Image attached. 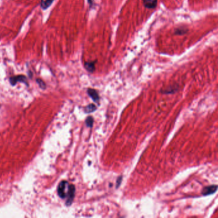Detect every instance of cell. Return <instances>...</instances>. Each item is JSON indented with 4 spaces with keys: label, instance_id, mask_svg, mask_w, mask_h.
<instances>
[{
    "label": "cell",
    "instance_id": "cell-2",
    "mask_svg": "<svg viewBox=\"0 0 218 218\" xmlns=\"http://www.w3.org/2000/svg\"><path fill=\"white\" fill-rule=\"evenodd\" d=\"M75 186L73 184L69 185L67 195V200L66 201V205L67 206H70L72 204L74 198V196H75Z\"/></svg>",
    "mask_w": 218,
    "mask_h": 218
},
{
    "label": "cell",
    "instance_id": "cell-3",
    "mask_svg": "<svg viewBox=\"0 0 218 218\" xmlns=\"http://www.w3.org/2000/svg\"><path fill=\"white\" fill-rule=\"evenodd\" d=\"M10 84L12 86H14L15 84L18 83V82H21V83H24V84L28 85L26 77V76L23 75H17V76H14V77H10Z\"/></svg>",
    "mask_w": 218,
    "mask_h": 218
},
{
    "label": "cell",
    "instance_id": "cell-10",
    "mask_svg": "<svg viewBox=\"0 0 218 218\" xmlns=\"http://www.w3.org/2000/svg\"><path fill=\"white\" fill-rule=\"evenodd\" d=\"M188 32V29L184 28H179L175 29V34L176 35H184Z\"/></svg>",
    "mask_w": 218,
    "mask_h": 218
},
{
    "label": "cell",
    "instance_id": "cell-6",
    "mask_svg": "<svg viewBox=\"0 0 218 218\" xmlns=\"http://www.w3.org/2000/svg\"><path fill=\"white\" fill-rule=\"evenodd\" d=\"M143 4L145 8L152 9L157 6L158 0H143Z\"/></svg>",
    "mask_w": 218,
    "mask_h": 218
},
{
    "label": "cell",
    "instance_id": "cell-7",
    "mask_svg": "<svg viewBox=\"0 0 218 218\" xmlns=\"http://www.w3.org/2000/svg\"><path fill=\"white\" fill-rule=\"evenodd\" d=\"M95 64L96 61H90V62H85V68L90 72H93L95 70Z\"/></svg>",
    "mask_w": 218,
    "mask_h": 218
},
{
    "label": "cell",
    "instance_id": "cell-11",
    "mask_svg": "<svg viewBox=\"0 0 218 218\" xmlns=\"http://www.w3.org/2000/svg\"><path fill=\"white\" fill-rule=\"evenodd\" d=\"M86 125L87 127H91L93 126V118L91 117H88L86 119Z\"/></svg>",
    "mask_w": 218,
    "mask_h": 218
},
{
    "label": "cell",
    "instance_id": "cell-8",
    "mask_svg": "<svg viewBox=\"0 0 218 218\" xmlns=\"http://www.w3.org/2000/svg\"><path fill=\"white\" fill-rule=\"evenodd\" d=\"M53 1L54 0H41V3H40L41 7L44 10L48 8L51 6Z\"/></svg>",
    "mask_w": 218,
    "mask_h": 218
},
{
    "label": "cell",
    "instance_id": "cell-13",
    "mask_svg": "<svg viewBox=\"0 0 218 218\" xmlns=\"http://www.w3.org/2000/svg\"><path fill=\"white\" fill-rule=\"evenodd\" d=\"M122 179V177H119L118 178L117 181V188H118V187L120 185V184H121Z\"/></svg>",
    "mask_w": 218,
    "mask_h": 218
},
{
    "label": "cell",
    "instance_id": "cell-5",
    "mask_svg": "<svg viewBox=\"0 0 218 218\" xmlns=\"http://www.w3.org/2000/svg\"><path fill=\"white\" fill-rule=\"evenodd\" d=\"M87 93L88 96L93 99V101L95 102H99L100 97L99 96L98 92L94 90V89H91V88H88L87 90Z\"/></svg>",
    "mask_w": 218,
    "mask_h": 218
},
{
    "label": "cell",
    "instance_id": "cell-9",
    "mask_svg": "<svg viewBox=\"0 0 218 218\" xmlns=\"http://www.w3.org/2000/svg\"><path fill=\"white\" fill-rule=\"evenodd\" d=\"M96 110H97L96 106L93 104H91L88 105L86 107H85V112L86 113H90L95 112Z\"/></svg>",
    "mask_w": 218,
    "mask_h": 218
},
{
    "label": "cell",
    "instance_id": "cell-12",
    "mask_svg": "<svg viewBox=\"0 0 218 218\" xmlns=\"http://www.w3.org/2000/svg\"><path fill=\"white\" fill-rule=\"evenodd\" d=\"M37 83H38V85H39V86H40V88H42V89H43V90L45 89L46 85H45V83H44L42 80H40V79H37Z\"/></svg>",
    "mask_w": 218,
    "mask_h": 218
},
{
    "label": "cell",
    "instance_id": "cell-1",
    "mask_svg": "<svg viewBox=\"0 0 218 218\" xmlns=\"http://www.w3.org/2000/svg\"><path fill=\"white\" fill-rule=\"evenodd\" d=\"M69 183L67 181H61L58 187V195L61 198H65L67 197L68 189H69Z\"/></svg>",
    "mask_w": 218,
    "mask_h": 218
},
{
    "label": "cell",
    "instance_id": "cell-4",
    "mask_svg": "<svg viewBox=\"0 0 218 218\" xmlns=\"http://www.w3.org/2000/svg\"><path fill=\"white\" fill-rule=\"evenodd\" d=\"M217 189V186L216 185H212L209 186L205 187V188L202 190V195L204 196L210 195L212 194L215 193Z\"/></svg>",
    "mask_w": 218,
    "mask_h": 218
}]
</instances>
